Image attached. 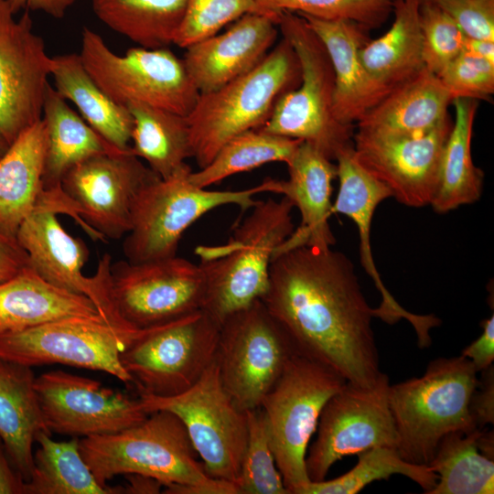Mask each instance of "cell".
<instances>
[{
	"label": "cell",
	"instance_id": "e0dca14e",
	"mask_svg": "<svg viewBox=\"0 0 494 494\" xmlns=\"http://www.w3.org/2000/svg\"><path fill=\"white\" fill-rule=\"evenodd\" d=\"M58 214L55 209L38 204L21 223L16 239L27 252L30 266L53 285L89 297L100 316L115 328L133 332L117 316L112 304L111 255L103 254L93 276H84L81 270L89 257L87 245L65 231Z\"/></svg>",
	"mask_w": 494,
	"mask_h": 494
},
{
	"label": "cell",
	"instance_id": "60d3db41",
	"mask_svg": "<svg viewBox=\"0 0 494 494\" xmlns=\"http://www.w3.org/2000/svg\"><path fill=\"white\" fill-rule=\"evenodd\" d=\"M249 13H257L255 0H186L173 44L186 48Z\"/></svg>",
	"mask_w": 494,
	"mask_h": 494
},
{
	"label": "cell",
	"instance_id": "7a4b0ae2",
	"mask_svg": "<svg viewBox=\"0 0 494 494\" xmlns=\"http://www.w3.org/2000/svg\"><path fill=\"white\" fill-rule=\"evenodd\" d=\"M80 450L103 487L117 475L138 474L160 481L165 493L239 494L234 483L206 473L183 423L168 411L114 434L81 437Z\"/></svg>",
	"mask_w": 494,
	"mask_h": 494
},
{
	"label": "cell",
	"instance_id": "8fae6325",
	"mask_svg": "<svg viewBox=\"0 0 494 494\" xmlns=\"http://www.w3.org/2000/svg\"><path fill=\"white\" fill-rule=\"evenodd\" d=\"M138 398L147 413L168 411L176 414L206 473L237 486L247 442V416L223 388L215 360L185 392L169 397L138 394Z\"/></svg>",
	"mask_w": 494,
	"mask_h": 494
},
{
	"label": "cell",
	"instance_id": "8d00e7d4",
	"mask_svg": "<svg viewBox=\"0 0 494 494\" xmlns=\"http://www.w3.org/2000/svg\"><path fill=\"white\" fill-rule=\"evenodd\" d=\"M302 142L262 128L245 131L227 141L206 166L192 171L189 180L199 188H207L230 176L270 162L287 165Z\"/></svg>",
	"mask_w": 494,
	"mask_h": 494
},
{
	"label": "cell",
	"instance_id": "5b68a950",
	"mask_svg": "<svg viewBox=\"0 0 494 494\" xmlns=\"http://www.w3.org/2000/svg\"><path fill=\"white\" fill-rule=\"evenodd\" d=\"M300 66L282 39L252 70L222 87L199 94L187 115L192 157L206 166L233 136L263 127L278 100L300 81Z\"/></svg>",
	"mask_w": 494,
	"mask_h": 494
},
{
	"label": "cell",
	"instance_id": "d6a6232c",
	"mask_svg": "<svg viewBox=\"0 0 494 494\" xmlns=\"http://www.w3.org/2000/svg\"><path fill=\"white\" fill-rule=\"evenodd\" d=\"M133 117L132 153L144 159L160 178H167L192 157L187 116L133 102L126 105Z\"/></svg>",
	"mask_w": 494,
	"mask_h": 494
},
{
	"label": "cell",
	"instance_id": "836d02e7",
	"mask_svg": "<svg viewBox=\"0 0 494 494\" xmlns=\"http://www.w3.org/2000/svg\"><path fill=\"white\" fill-rule=\"evenodd\" d=\"M93 13L106 27L140 47L173 44L186 0H91Z\"/></svg>",
	"mask_w": 494,
	"mask_h": 494
},
{
	"label": "cell",
	"instance_id": "1f68e13d",
	"mask_svg": "<svg viewBox=\"0 0 494 494\" xmlns=\"http://www.w3.org/2000/svg\"><path fill=\"white\" fill-rule=\"evenodd\" d=\"M454 121L446 138L435 192L430 205L438 213L477 201L481 195L484 174L471 155V139L478 101L455 98Z\"/></svg>",
	"mask_w": 494,
	"mask_h": 494
},
{
	"label": "cell",
	"instance_id": "ba28073f",
	"mask_svg": "<svg viewBox=\"0 0 494 494\" xmlns=\"http://www.w3.org/2000/svg\"><path fill=\"white\" fill-rule=\"evenodd\" d=\"M347 381L328 365L296 353L262 401L276 466L289 494L311 481L306 468L309 441L327 402Z\"/></svg>",
	"mask_w": 494,
	"mask_h": 494
},
{
	"label": "cell",
	"instance_id": "6da1fadb",
	"mask_svg": "<svg viewBox=\"0 0 494 494\" xmlns=\"http://www.w3.org/2000/svg\"><path fill=\"white\" fill-rule=\"evenodd\" d=\"M298 353L371 387L381 375L371 308L342 252L303 245L276 253L260 299Z\"/></svg>",
	"mask_w": 494,
	"mask_h": 494
},
{
	"label": "cell",
	"instance_id": "5bb4252c",
	"mask_svg": "<svg viewBox=\"0 0 494 494\" xmlns=\"http://www.w3.org/2000/svg\"><path fill=\"white\" fill-rule=\"evenodd\" d=\"M110 296L120 319L134 329L168 323L203 308L201 268L173 256L142 263L112 262Z\"/></svg>",
	"mask_w": 494,
	"mask_h": 494
},
{
	"label": "cell",
	"instance_id": "484cf974",
	"mask_svg": "<svg viewBox=\"0 0 494 494\" xmlns=\"http://www.w3.org/2000/svg\"><path fill=\"white\" fill-rule=\"evenodd\" d=\"M31 367L0 359V438L25 482L34 467L33 445L39 433L51 435L40 408Z\"/></svg>",
	"mask_w": 494,
	"mask_h": 494
},
{
	"label": "cell",
	"instance_id": "d590c367",
	"mask_svg": "<svg viewBox=\"0 0 494 494\" xmlns=\"http://www.w3.org/2000/svg\"><path fill=\"white\" fill-rule=\"evenodd\" d=\"M480 428L453 432L440 441L428 467L437 476L428 494H492L494 461L478 446Z\"/></svg>",
	"mask_w": 494,
	"mask_h": 494
},
{
	"label": "cell",
	"instance_id": "7bdbcfd3",
	"mask_svg": "<svg viewBox=\"0 0 494 494\" xmlns=\"http://www.w3.org/2000/svg\"><path fill=\"white\" fill-rule=\"evenodd\" d=\"M452 98L487 100L494 93V62L462 52L438 76Z\"/></svg>",
	"mask_w": 494,
	"mask_h": 494
},
{
	"label": "cell",
	"instance_id": "ac0fdd59",
	"mask_svg": "<svg viewBox=\"0 0 494 494\" xmlns=\"http://www.w3.org/2000/svg\"><path fill=\"white\" fill-rule=\"evenodd\" d=\"M15 15L0 0V138L8 145L41 119L51 67L29 11Z\"/></svg>",
	"mask_w": 494,
	"mask_h": 494
},
{
	"label": "cell",
	"instance_id": "c3c4849f",
	"mask_svg": "<svg viewBox=\"0 0 494 494\" xmlns=\"http://www.w3.org/2000/svg\"><path fill=\"white\" fill-rule=\"evenodd\" d=\"M76 0H6L14 14L20 10L42 11L54 18H62Z\"/></svg>",
	"mask_w": 494,
	"mask_h": 494
},
{
	"label": "cell",
	"instance_id": "f5cc1de1",
	"mask_svg": "<svg viewBox=\"0 0 494 494\" xmlns=\"http://www.w3.org/2000/svg\"><path fill=\"white\" fill-rule=\"evenodd\" d=\"M8 146L9 145L0 138V158L3 156L5 152L7 150Z\"/></svg>",
	"mask_w": 494,
	"mask_h": 494
},
{
	"label": "cell",
	"instance_id": "ab89813d",
	"mask_svg": "<svg viewBox=\"0 0 494 494\" xmlns=\"http://www.w3.org/2000/svg\"><path fill=\"white\" fill-rule=\"evenodd\" d=\"M257 13L280 16L284 12L323 20H347L368 29L381 27L395 0H255Z\"/></svg>",
	"mask_w": 494,
	"mask_h": 494
},
{
	"label": "cell",
	"instance_id": "681fc988",
	"mask_svg": "<svg viewBox=\"0 0 494 494\" xmlns=\"http://www.w3.org/2000/svg\"><path fill=\"white\" fill-rule=\"evenodd\" d=\"M25 483L13 467L0 438V494H25Z\"/></svg>",
	"mask_w": 494,
	"mask_h": 494
},
{
	"label": "cell",
	"instance_id": "4dcf8cb0",
	"mask_svg": "<svg viewBox=\"0 0 494 494\" xmlns=\"http://www.w3.org/2000/svg\"><path fill=\"white\" fill-rule=\"evenodd\" d=\"M419 6L420 0H395L390 28L360 50L366 70L392 90L424 68Z\"/></svg>",
	"mask_w": 494,
	"mask_h": 494
},
{
	"label": "cell",
	"instance_id": "52a82bcc",
	"mask_svg": "<svg viewBox=\"0 0 494 494\" xmlns=\"http://www.w3.org/2000/svg\"><path fill=\"white\" fill-rule=\"evenodd\" d=\"M191 172L187 165L167 178L156 177L141 190L123 244L128 262L176 256L186 230L205 213L229 204L244 211L257 202L255 194L278 190V180L273 178L242 190H209L192 184Z\"/></svg>",
	"mask_w": 494,
	"mask_h": 494
},
{
	"label": "cell",
	"instance_id": "e575fe53",
	"mask_svg": "<svg viewBox=\"0 0 494 494\" xmlns=\"http://www.w3.org/2000/svg\"><path fill=\"white\" fill-rule=\"evenodd\" d=\"M42 432L36 438L34 467L25 494H120L123 487H103L84 461L80 437L57 442Z\"/></svg>",
	"mask_w": 494,
	"mask_h": 494
},
{
	"label": "cell",
	"instance_id": "7402d4cb",
	"mask_svg": "<svg viewBox=\"0 0 494 494\" xmlns=\"http://www.w3.org/2000/svg\"><path fill=\"white\" fill-rule=\"evenodd\" d=\"M280 16L249 13L224 32L186 48L182 60L199 94L213 91L257 66L276 41Z\"/></svg>",
	"mask_w": 494,
	"mask_h": 494
},
{
	"label": "cell",
	"instance_id": "ee69618b",
	"mask_svg": "<svg viewBox=\"0 0 494 494\" xmlns=\"http://www.w3.org/2000/svg\"><path fill=\"white\" fill-rule=\"evenodd\" d=\"M444 11L472 38L494 41V0H421Z\"/></svg>",
	"mask_w": 494,
	"mask_h": 494
},
{
	"label": "cell",
	"instance_id": "74e56055",
	"mask_svg": "<svg viewBox=\"0 0 494 494\" xmlns=\"http://www.w3.org/2000/svg\"><path fill=\"white\" fill-rule=\"evenodd\" d=\"M404 476L428 494L437 476L426 465L405 461L396 448L376 446L358 455L357 464L347 473L330 480L310 481L302 494H355L373 481Z\"/></svg>",
	"mask_w": 494,
	"mask_h": 494
},
{
	"label": "cell",
	"instance_id": "bcb514c9",
	"mask_svg": "<svg viewBox=\"0 0 494 494\" xmlns=\"http://www.w3.org/2000/svg\"><path fill=\"white\" fill-rule=\"evenodd\" d=\"M480 336L467 345L460 353L468 359L478 372L490 367L494 360V316L481 323Z\"/></svg>",
	"mask_w": 494,
	"mask_h": 494
},
{
	"label": "cell",
	"instance_id": "7c38bea8",
	"mask_svg": "<svg viewBox=\"0 0 494 494\" xmlns=\"http://www.w3.org/2000/svg\"><path fill=\"white\" fill-rule=\"evenodd\" d=\"M296 353L286 332L259 299L221 322L215 361L223 388L246 412L261 406Z\"/></svg>",
	"mask_w": 494,
	"mask_h": 494
},
{
	"label": "cell",
	"instance_id": "d6986e66",
	"mask_svg": "<svg viewBox=\"0 0 494 494\" xmlns=\"http://www.w3.org/2000/svg\"><path fill=\"white\" fill-rule=\"evenodd\" d=\"M450 118L437 127L413 134L358 129L353 150L358 162L384 184L401 204L430 205L436 189Z\"/></svg>",
	"mask_w": 494,
	"mask_h": 494
},
{
	"label": "cell",
	"instance_id": "816d5d0a",
	"mask_svg": "<svg viewBox=\"0 0 494 494\" xmlns=\"http://www.w3.org/2000/svg\"><path fill=\"white\" fill-rule=\"evenodd\" d=\"M463 52L494 62V41L467 37Z\"/></svg>",
	"mask_w": 494,
	"mask_h": 494
},
{
	"label": "cell",
	"instance_id": "3957f363",
	"mask_svg": "<svg viewBox=\"0 0 494 494\" xmlns=\"http://www.w3.org/2000/svg\"><path fill=\"white\" fill-rule=\"evenodd\" d=\"M294 208L285 196L257 200L225 244L196 248L205 280L202 309L219 323L264 295L272 260L295 230Z\"/></svg>",
	"mask_w": 494,
	"mask_h": 494
},
{
	"label": "cell",
	"instance_id": "f35d334b",
	"mask_svg": "<svg viewBox=\"0 0 494 494\" xmlns=\"http://www.w3.org/2000/svg\"><path fill=\"white\" fill-rule=\"evenodd\" d=\"M247 442L242 456L239 494H289L276 466L265 414L261 407L246 411Z\"/></svg>",
	"mask_w": 494,
	"mask_h": 494
},
{
	"label": "cell",
	"instance_id": "44dd1931",
	"mask_svg": "<svg viewBox=\"0 0 494 494\" xmlns=\"http://www.w3.org/2000/svg\"><path fill=\"white\" fill-rule=\"evenodd\" d=\"M335 160L339 187L332 212L348 216L358 228L361 264L381 295L375 316L389 324L405 318L416 332L418 346L426 348L431 344L429 331L440 324L439 318L433 315H415L400 306L384 286L371 252L370 233L374 211L381 201L392 197V193L361 166L356 159L353 146L340 151Z\"/></svg>",
	"mask_w": 494,
	"mask_h": 494
},
{
	"label": "cell",
	"instance_id": "2e32d148",
	"mask_svg": "<svg viewBox=\"0 0 494 494\" xmlns=\"http://www.w3.org/2000/svg\"><path fill=\"white\" fill-rule=\"evenodd\" d=\"M140 330L123 332L101 316L64 317L1 335L0 359L28 367L58 363L100 370L130 384L120 352Z\"/></svg>",
	"mask_w": 494,
	"mask_h": 494
},
{
	"label": "cell",
	"instance_id": "603a6c76",
	"mask_svg": "<svg viewBox=\"0 0 494 494\" xmlns=\"http://www.w3.org/2000/svg\"><path fill=\"white\" fill-rule=\"evenodd\" d=\"M302 16L323 43L334 72L333 113L342 124L352 126L376 106L392 89L378 81L365 68L361 47L367 29L347 20H323Z\"/></svg>",
	"mask_w": 494,
	"mask_h": 494
},
{
	"label": "cell",
	"instance_id": "7dc6e473",
	"mask_svg": "<svg viewBox=\"0 0 494 494\" xmlns=\"http://www.w3.org/2000/svg\"><path fill=\"white\" fill-rule=\"evenodd\" d=\"M29 265L27 254L16 237L0 229V282L12 278Z\"/></svg>",
	"mask_w": 494,
	"mask_h": 494
},
{
	"label": "cell",
	"instance_id": "b9f144b4",
	"mask_svg": "<svg viewBox=\"0 0 494 494\" xmlns=\"http://www.w3.org/2000/svg\"><path fill=\"white\" fill-rule=\"evenodd\" d=\"M420 26L424 69L437 77L464 48L467 36L444 11L420 0Z\"/></svg>",
	"mask_w": 494,
	"mask_h": 494
},
{
	"label": "cell",
	"instance_id": "277c9868",
	"mask_svg": "<svg viewBox=\"0 0 494 494\" xmlns=\"http://www.w3.org/2000/svg\"><path fill=\"white\" fill-rule=\"evenodd\" d=\"M477 374L471 361L460 355L433 360L421 377L390 384L397 451L405 461L428 466L443 437L478 428L469 412Z\"/></svg>",
	"mask_w": 494,
	"mask_h": 494
},
{
	"label": "cell",
	"instance_id": "4316f807",
	"mask_svg": "<svg viewBox=\"0 0 494 494\" xmlns=\"http://www.w3.org/2000/svg\"><path fill=\"white\" fill-rule=\"evenodd\" d=\"M453 98L441 80L424 68L393 88L358 124V129L393 134L430 131L449 119Z\"/></svg>",
	"mask_w": 494,
	"mask_h": 494
},
{
	"label": "cell",
	"instance_id": "9c48e42d",
	"mask_svg": "<svg viewBox=\"0 0 494 494\" xmlns=\"http://www.w3.org/2000/svg\"><path fill=\"white\" fill-rule=\"evenodd\" d=\"M220 323L200 309L141 329L120 352L138 394L169 397L190 388L215 360Z\"/></svg>",
	"mask_w": 494,
	"mask_h": 494
},
{
	"label": "cell",
	"instance_id": "9a60e30c",
	"mask_svg": "<svg viewBox=\"0 0 494 494\" xmlns=\"http://www.w3.org/2000/svg\"><path fill=\"white\" fill-rule=\"evenodd\" d=\"M389 377L381 373L371 387L349 382L325 404L306 468L311 481L326 479L331 467L350 455L376 446L398 447L399 437L388 401Z\"/></svg>",
	"mask_w": 494,
	"mask_h": 494
},
{
	"label": "cell",
	"instance_id": "4fadbf2b",
	"mask_svg": "<svg viewBox=\"0 0 494 494\" xmlns=\"http://www.w3.org/2000/svg\"><path fill=\"white\" fill-rule=\"evenodd\" d=\"M159 177L131 149L91 156L60 182L69 215L93 239L118 240L132 226L141 190Z\"/></svg>",
	"mask_w": 494,
	"mask_h": 494
},
{
	"label": "cell",
	"instance_id": "d4e9b609",
	"mask_svg": "<svg viewBox=\"0 0 494 494\" xmlns=\"http://www.w3.org/2000/svg\"><path fill=\"white\" fill-rule=\"evenodd\" d=\"M97 316L89 297L53 285L30 265L0 282V336L64 317Z\"/></svg>",
	"mask_w": 494,
	"mask_h": 494
},
{
	"label": "cell",
	"instance_id": "f6af8a7d",
	"mask_svg": "<svg viewBox=\"0 0 494 494\" xmlns=\"http://www.w3.org/2000/svg\"><path fill=\"white\" fill-rule=\"evenodd\" d=\"M493 365L481 370V378L472 393L469 412L478 428L494 423V370Z\"/></svg>",
	"mask_w": 494,
	"mask_h": 494
},
{
	"label": "cell",
	"instance_id": "f546056e",
	"mask_svg": "<svg viewBox=\"0 0 494 494\" xmlns=\"http://www.w3.org/2000/svg\"><path fill=\"white\" fill-rule=\"evenodd\" d=\"M50 76L58 93L78 108L90 126L117 149H131L133 117L128 108L114 102L94 81L80 54L51 57Z\"/></svg>",
	"mask_w": 494,
	"mask_h": 494
},
{
	"label": "cell",
	"instance_id": "f1b7e54d",
	"mask_svg": "<svg viewBox=\"0 0 494 494\" xmlns=\"http://www.w3.org/2000/svg\"><path fill=\"white\" fill-rule=\"evenodd\" d=\"M46 131L44 190L60 189L65 174L77 164L117 149L75 113L53 86L45 94L42 117Z\"/></svg>",
	"mask_w": 494,
	"mask_h": 494
},
{
	"label": "cell",
	"instance_id": "f907efd6",
	"mask_svg": "<svg viewBox=\"0 0 494 494\" xmlns=\"http://www.w3.org/2000/svg\"><path fill=\"white\" fill-rule=\"evenodd\" d=\"M124 477L128 484L123 487V493L154 494L161 492L164 487L160 481L151 477L138 474H128Z\"/></svg>",
	"mask_w": 494,
	"mask_h": 494
},
{
	"label": "cell",
	"instance_id": "ffe728a7",
	"mask_svg": "<svg viewBox=\"0 0 494 494\" xmlns=\"http://www.w3.org/2000/svg\"><path fill=\"white\" fill-rule=\"evenodd\" d=\"M35 389L48 430L72 437L110 435L147 417L139 398L60 370L35 379Z\"/></svg>",
	"mask_w": 494,
	"mask_h": 494
},
{
	"label": "cell",
	"instance_id": "8992f818",
	"mask_svg": "<svg viewBox=\"0 0 494 494\" xmlns=\"http://www.w3.org/2000/svg\"><path fill=\"white\" fill-rule=\"evenodd\" d=\"M279 31L293 48L300 66V81L277 102L263 131L308 143L330 160L353 146L352 126L333 113L334 72L321 40L305 18L282 13Z\"/></svg>",
	"mask_w": 494,
	"mask_h": 494
},
{
	"label": "cell",
	"instance_id": "83f0119b",
	"mask_svg": "<svg viewBox=\"0 0 494 494\" xmlns=\"http://www.w3.org/2000/svg\"><path fill=\"white\" fill-rule=\"evenodd\" d=\"M45 155L46 131L40 119L0 158V229L13 237L43 194Z\"/></svg>",
	"mask_w": 494,
	"mask_h": 494
},
{
	"label": "cell",
	"instance_id": "cb8c5ba5",
	"mask_svg": "<svg viewBox=\"0 0 494 494\" xmlns=\"http://www.w3.org/2000/svg\"><path fill=\"white\" fill-rule=\"evenodd\" d=\"M332 161L310 144L302 142L287 164L289 177L279 180L278 194L287 197L298 209L301 223L275 254L303 245L328 248L335 243L328 223L332 181L337 177V166Z\"/></svg>",
	"mask_w": 494,
	"mask_h": 494
},
{
	"label": "cell",
	"instance_id": "30bf717a",
	"mask_svg": "<svg viewBox=\"0 0 494 494\" xmlns=\"http://www.w3.org/2000/svg\"><path fill=\"white\" fill-rule=\"evenodd\" d=\"M80 56L94 81L124 106L138 102L187 116L199 96L183 60L167 47L139 46L119 55L83 27Z\"/></svg>",
	"mask_w": 494,
	"mask_h": 494
}]
</instances>
